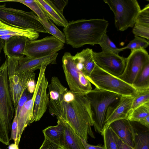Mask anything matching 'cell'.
Wrapping results in <instances>:
<instances>
[{"instance_id": "6da1fadb", "label": "cell", "mask_w": 149, "mask_h": 149, "mask_svg": "<svg viewBox=\"0 0 149 149\" xmlns=\"http://www.w3.org/2000/svg\"><path fill=\"white\" fill-rule=\"evenodd\" d=\"M108 24L107 21L101 19L70 21L63 29L65 42L74 48L98 44L106 33Z\"/></svg>"}, {"instance_id": "7a4b0ae2", "label": "cell", "mask_w": 149, "mask_h": 149, "mask_svg": "<svg viewBox=\"0 0 149 149\" xmlns=\"http://www.w3.org/2000/svg\"><path fill=\"white\" fill-rule=\"evenodd\" d=\"M74 94V99L65 104V122L81 139L87 142L88 136L95 138L91 128L93 123L90 103L85 95Z\"/></svg>"}, {"instance_id": "3957f363", "label": "cell", "mask_w": 149, "mask_h": 149, "mask_svg": "<svg viewBox=\"0 0 149 149\" xmlns=\"http://www.w3.org/2000/svg\"><path fill=\"white\" fill-rule=\"evenodd\" d=\"M0 66V142L9 145L10 134L15 115V109L9 87L8 68V59Z\"/></svg>"}, {"instance_id": "277c9868", "label": "cell", "mask_w": 149, "mask_h": 149, "mask_svg": "<svg viewBox=\"0 0 149 149\" xmlns=\"http://www.w3.org/2000/svg\"><path fill=\"white\" fill-rule=\"evenodd\" d=\"M85 95L90 103L93 126L95 131L101 134L105 126L108 108L122 96L96 88Z\"/></svg>"}, {"instance_id": "5b68a950", "label": "cell", "mask_w": 149, "mask_h": 149, "mask_svg": "<svg viewBox=\"0 0 149 149\" xmlns=\"http://www.w3.org/2000/svg\"><path fill=\"white\" fill-rule=\"evenodd\" d=\"M87 79L95 88L122 96H134L137 92V90L132 85L105 72L95 64L93 70Z\"/></svg>"}, {"instance_id": "8992f818", "label": "cell", "mask_w": 149, "mask_h": 149, "mask_svg": "<svg viewBox=\"0 0 149 149\" xmlns=\"http://www.w3.org/2000/svg\"><path fill=\"white\" fill-rule=\"evenodd\" d=\"M0 5V20L12 26L22 29H32L39 33H47L33 11L6 7Z\"/></svg>"}, {"instance_id": "52a82bcc", "label": "cell", "mask_w": 149, "mask_h": 149, "mask_svg": "<svg viewBox=\"0 0 149 149\" xmlns=\"http://www.w3.org/2000/svg\"><path fill=\"white\" fill-rule=\"evenodd\" d=\"M114 16V23L118 31H122L133 27L140 11L136 0H104Z\"/></svg>"}, {"instance_id": "ba28073f", "label": "cell", "mask_w": 149, "mask_h": 149, "mask_svg": "<svg viewBox=\"0 0 149 149\" xmlns=\"http://www.w3.org/2000/svg\"><path fill=\"white\" fill-rule=\"evenodd\" d=\"M62 61L63 69L70 91L74 93L83 95L91 91V83L78 69L71 54L65 52Z\"/></svg>"}, {"instance_id": "9c48e42d", "label": "cell", "mask_w": 149, "mask_h": 149, "mask_svg": "<svg viewBox=\"0 0 149 149\" xmlns=\"http://www.w3.org/2000/svg\"><path fill=\"white\" fill-rule=\"evenodd\" d=\"M8 57V73L9 91L13 103L15 108L29 82L35 80L34 72H17L16 67L17 58Z\"/></svg>"}, {"instance_id": "30bf717a", "label": "cell", "mask_w": 149, "mask_h": 149, "mask_svg": "<svg viewBox=\"0 0 149 149\" xmlns=\"http://www.w3.org/2000/svg\"><path fill=\"white\" fill-rule=\"evenodd\" d=\"M64 43L54 36L26 42L24 55L31 58L44 57L57 52L63 48Z\"/></svg>"}, {"instance_id": "8fae6325", "label": "cell", "mask_w": 149, "mask_h": 149, "mask_svg": "<svg viewBox=\"0 0 149 149\" xmlns=\"http://www.w3.org/2000/svg\"><path fill=\"white\" fill-rule=\"evenodd\" d=\"M148 63L149 55L145 49L131 51L126 58L125 66L123 72L117 77L132 85L139 74Z\"/></svg>"}, {"instance_id": "7c38bea8", "label": "cell", "mask_w": 149, "mask_h": 149, "mask_svg": "<svg viewBox=\"0 0 149 149\" xmlns=\"http://www.w3.org/2000/svg\"><path fill=\"white\" fill-rule=\"evenodd\" d=\"M47 65H43L40 72L36 84L37 86L33 112L30 124L39 121L46 112L49 102V97L47 89L48 81L45 75Z\"/></svg>"}, {"instance_id": "4fadbf2b", "label": "cell", "mask_w": 149, "mask_h": 149, "mask_svg": "<svg viewBox=\"0 0 149 149\" xmlns=\"http://www.w3.org/2000/svg\"><path fill=\"white\" fill-rule=\"evenodd\" d=\"M93 57L97 66L115 76L120 75L125 68L126 58L118 54L106 51L98 52L93 51Z\"/></svg>"}, {"instance_id": "5bb4252c", "label": "cell", "mask_w": 149, "mask_h": 149, "mask_svg": "<svg viewBox=\"0 0 149 149\" xmlns=\"http://www.w3.org/2000/svg\"><path fill=\"white\" fill-rule=\"evenodd\" d=\"M134 96H121L109 107L106 114L105 127L115 121L127 119L131 109Z\"/></svg>"}, {"instance_id": "9a60e30c", "label": "cell", "mask_w": 149, "mask_h": 149, "mask_svg": "<svg viewBox=\"0 0 149 149\" xmlns=\"http://www.w3.org/2000/svg\"><path fill=\"white\" fill-rule=\"evenodd\" d=\"M58 54L54 53L45 56L31 58L27 56L17 59L16 71L21 72L25 71L34 72L40 70L43 65L56 64V59Z\"/></svg>"}, {"instance_id": "2e32d148", "label": "cell", "mask_w": 149, "mask_h": 149, "mask_svg": "<svg viewBox=\"0 0 149 149\" xmlns=\"http://www.w3.org/2000/svg\"><path fill=\"white\" fill-rule=\"evenodd\" d=\"M37 90L35 88L32 98L24 104L17 117V123L14 144L19 148L22 135L26 127L30 124L33 115L35 98Z\"/></svg>"}, {"instance_id": "e0dca14e", "label": "cell", "mask_w": 149, "mask_h": 149, "mask_svg": "<svg viewBox=\"0 0 149 149\" xmlns=\"http://www.w3.org/2000/svg\"><path fill=\"white\" fill-rule=\"evenodd\" d=\"M109 126L123 142L134 148L135 131L131 122L127 119L114 121Z\"/></svg>"}, {"instance_id": "ac0fdd59", "label": "cell", "mask_w": 149, "mask_h": 149, "mask_svg": "<svg viewBox=\"0 0 149 149\" xmlns=\"http://www.w3.org/2000/svg\"><path fill=\"white\" fill-rule=\"evenodd\" d=\"M28 40L26 37L16 35L5 40L3 48L5 55L17 59L24 57V53Z\"/></svg>"}, {"instance_id": "d6986e66", "label": "cell", "mask_w": 149, "mask_h": 149, "mask_svg": "<svg viewBox=\"0 0 149 149\" xmlns=\"http://www.w3.org/2000/svg\"><path fill=\"white\" fill-rule=\"evenodd\" d=\"M93 52L92 49L87 48L73 56L77 67L87 78L90 75L95 65L93 57Z\"/></svg>"}, {"instance_id": "ffe728a7", "label": "cell", "mask_w": 149, "mask_h": 149, "mask_svg": "<svg viewBox=\"0 0 149 149\" xmlns=\"http://www.w3.org/2000/svg\"><path fill=\"white\" fill-rule=\"evenodd\" d=\"M132 29L135 36L149 39V4L141 10L136 18Z\"/></svg>"}, {"instance_id": "44dd1931", "label": "cell", "mask_w": 149, "mask_h": 149, "mask_svg": "<svg viewBox=\"0 0 149 149\" xmlns=\"http://www.w3.org/2000/svg\"><path fill=\"white\" fill-rule=\"evenodd\" d=\"M41 5L49 18L56 25L65 27L68 22L63 13L56 8L51 0H36Z\"/></svg>"}, {"instance_id": "7402d4cb", "label": "cell", "mask_w": 149, "mask_h": 149, "mask_svg": "<svg viewBox=\"0 0 149 149\" xmlns=\"http://www.w3.org/2000/svg\"><path fill=\"white\" fill-rule=\"evenodd\" d=\"M62 121L65 132L63 140L60 146L62 149H85L81 139L67 123Z\"/></svg>"}, {"instance_id": "603a6c76", "label": "cell", "mask_w": 149, "mask_h": 149, "mask_svg": "<svg viewBox=\"0 0 149 149\" xmlns=\"http://www.w3.org/2000/svg\"><path fill=\"white\" fill-rule=\"evenodd\" d=\"M16 35L24 36L31 40H37L39 33L32 29H22L11 26L0 20V36Z\"/></svg>"}, {"instance_id": "cb8c5ba5", "label": "cell", "mask_w": 149, "mask_h": 149, "mask_svg": "<svg viewBox=\"0 0 149 149\" xmlns=\"http://www.w3.org/2000/svg\"><path fill=\"white\" fill-rule=\"evenodd\" d=\"M57 119L56 125L49 126L42 131L45 137L60 146L63 140L65 129L62 120L59 118Z\"/></svg>"}, {"instance_id": "d4e9b609", "label": "cell", "mask_w": 149, "mask_h": 149, "mask_svg": "<svg viewBox=\"0 0 149 149\" xmlns=\"http://www.w3.org/2000/svg\"><path fill=\"white\" fill-rule=\"evenodd\" d=\"M132 86L137 91L149 90V63L144 67Z\"/></svg>"}, {"instance_id": "484cf974", "label": "cell", "mask_w": 149, "mask_h": 149, "mask_svg": "<svg viewBox=\"0 0 149 149\" xmlns=\"http://www.w3.org/2000/svg\"><path fill=\"white\" fill-rule=\"evenodd\" d=\"M101 135L103 138L105 149H118V136L109 125L104 127Z\"/></svg>"}, {"instance_id": "4316f807", "label": "cell", "mask_w": 149, "mask_h": 149, "mask_svg": "<svg viewBox=\"0 0 149 149\" xmlns=\"http://www.w3.org/2000/svg\"><path fill=\"white\" fill-rule=\"evenodd\" d=\"M16 2L24 4L31 9L40 19H49L41 5L36 0H4V2Z\"/></svg>"}, {"instance_id": "83f0119b", "label": "cell", "mask_w": 149, "mask_h": 149, "mask_svg": "<svg viewBox=\"0 0 149 149\" xmlns=\"http://www.w3.org/2000/svg\"><path fill=\"white\" fill-rule=\"evenodd\" d=\"M39 20L47 33L52 35L63 43H65V38L64 33L59 30L49 19H42L39 18Z\"/></svg>"}, {"instance_id": "f1b7e54d", "label": "cell", "mask_w": 149, "mask_h": 149, "mask_svg": "<svg viewBox=\"0 0 149 149\" xmlns=\"http://www.w3.org/2000/svg\"><path fill=\"white\" fill-rule=\"evenodd\" d=\"M149 115V102L130 111L127 119L131 122H138L141 118Z\"/></svg>"}, {"instance_id": "f546056e", "label": "cell", "mask_w": 149, "mask_h": 149, "mask_svg": "<svg viewBox=\"0 0 149 149\" xmlns=\"http://www.w3.org/2000/svg\"><path fill=\"white\" fill-rule=\"evenodd\" d=\"M134 149H149V132L147 130L135 133Z\"/></svg>"}, {"instance_id": "4dcf8cb0", "label": "cell", "mask_w": 149, "mask_h": 149, "mask_svg": "<svg viewBox=\"0 0 149 149\" xmlns=\"http://www.w3.org/2000/svg\"><path fill=\"white\" fill-rule=\"evenodd\" d=\"M149 41L144 38L134 36V38L125 47L121 48L122 51L129 49L132 51L141 49H145L149 45Z\"/></svg>"}, {"instance_id": "1f68e13d", "label": "cell", "mask_w": 149, "mask_h": 149, "mask_svg": "<svg viewBox=\"0 0 149 149\" xmlns=\"http://www.w3.org/2000/svg\"><path fill=\"white\" fill-rule=\"evenodd\" d=\"M149 102V90L137 91L134 96L131 111L137 107Z\"/></svg>"}, {"instance_id": "d6a6232c", "label": "cell", "mask_w": 149, "mask_h": 149, "mask_svg": "<svg viewBox=\"0 0 149 149\" xmlns=\"http://www.w3.org/2000/svg\"><path fill=\"white\" fill-rule=\"evenodd\" d=\"M98 44L101 47L102 51H109L118 54L122 51L121 48H118L110 40L107 33L103 36Z\"/></svg>"}, {"instance_id": "836d02e7", "label": "cell", "mask_w": 149, "mask_h": 149, "mask_svg": "<svg viewBox=\"0 0 149 149\" xmlns=\"http://www.w3.org/2000/svg\"><path fill=\"white\" fill-rule=\"evenodd\" d=\"M32 96L31 93L29 92L27 89L24 91L15 108V116L18 117L19 114L24 103L30 99Z\"/></svg>"}, {"instance_id": "e575fe53", "label": "cell", "mask_w": 149, "mask_h": 149, "mask_svg": "<svg viewBox=\"0 0 149 149\" xmlns=\"http://www.w3.org/2000/svg\"><path fill=\"white\" fill-rule=\"evenodd\" d=\"M39 149H62L59 146L45 137L44 141Z\"/></svg>"}, {"instance_id": "d590c367", "label": "cell", "mask_w": 149, "mask_h": 149, "mask_svg": "<svg viewBox=\"0 0 149 149\" xmlns=\"http://www.w3.org/2000/svg\"><path fill=\"white\" fill-rule=\"evenodd\" d=\"M51 1L62 13L63 10L68 3V0H52Z\"/></svg>"}, {"instance_id": "8d00e7d4", "label": "cell", "mask_w": 149, "mask_h": 149, "mask_svg": "<svg viewBox=\"0 0 149 149\" xmlns=\"http://www.w3.org/2000/svg\"><path fill=\"white\" fill-rule=\"evenodd\" d=\"M81 141L85 149H105L104 146L100 145H93L88 143L84 139H81Z\"/></svg>"}, {"instance_id": "74e56055", "label": "cell", "mask_w": 149, "mask_h": 149, "mask_svg": "<svg viewBox=\"0 0 149 149\" xmlns=\"http://www.w3.org/2000/svg\"><path fill=\"white\" fill-rule=\"evenodd\" d=\"M117 142L118 149H134L123 142L118 137Z\"/></svg>"}, {"instance_id": "f35d334b", "label": "cell", "mask_w": 149, "mask_h": 149, "mask_svg": "<svg viewBox=\"0 0 149 149\" xmlns=\"http://www.w3.org/2000/svg\"><path fill=\"white\" fill-rule=\"evenodd\" d=\"M138 122L149 129V115L141 118L139 120Z\"/></svg>"}, {"instance_id": "ab89813d", "label": "cell", "mask_w": 149, "mask_h": 149, "mask_svg": "<svg viewBox=\"0 0 149 149\" xmlns=\"http://www.w3.org/2000/svg\"><path fill=\"white\" fill-rule=\"evenodd\" d=\"M5 42V40L4 39L0 38V55L2 50L3 48L4 43Z\"/></svg>"}, {"instance_id": "60d3db41", "label": "cell", "mask_w": 149, "mask_h": 149, "mask_svg": "<svg viewBox=\"0 0 149 149\" xmlns=\"http://www.w3.org/2000/svg\"><path fill=\"white\" fill-rule=\"evenodd\" d=\"M0 149H1V148H0Z\"/></svg>"}]
</instances>
